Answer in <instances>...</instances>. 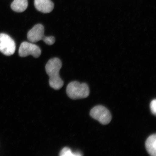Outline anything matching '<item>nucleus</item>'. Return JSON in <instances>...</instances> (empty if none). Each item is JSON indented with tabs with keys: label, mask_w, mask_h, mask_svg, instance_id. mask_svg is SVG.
Segmentation results:
<instances>
[{
	"label": "nucleus",
	"mask_w": 156,
	"mask_h": 156,
	"mask_svg": "<svg viewBox=\"0 0 156 156\" xmlns=\"http://www.w3.org/2000/svg\"><path fill=\"white\" fill-rule=\"evenodd\" d=\"M62 66L61 60L58 58H53L49 60L45 67L46 72L50 77V86L56 90L61 89L64 84L59 74Z\"/></svg>",
	"instance_id": "1"
},
{
	"label": "nucleus",
	"mask_w": 156,
	"mask_h": 156,
	"mask_svg": "<svg viewBox=\"0 0 156 156\" xmlns=\"http://www.w3.org/2000/svg\"><path fill=\"white\" fill-rule=\"evenodd\" d=\"M66 93L68 96L71 99L86 98L89 95V87L85 83H80L77 81H73L68 85Z\"/></svg>",
	"instance_id": "2"
},
{
	"label": "nucleus",
	"mask_w": 156,
	"mask_h": 156,
	"mask_svg": "<svg viewBox=\"0 0 156 156\" xmlns=\"http://www.w3.org/2000/svg\"><path fill=\"white\" fill-rule=\"evenodd\" d=\"M90 116L102 125H107L112 120L111 114L108 109L102 105H97L92 109Z\"/></svg>",
	"instance_id": "3"
},
{
	"label": "nucleus",
	"mask_w": 156,
	"mask_h": 156,
	"mask_svg": "<svg viewBox=\"0 0 156 156\" xmlns=\"http://www.w3.org/2000/svg\"><path fill=\"white\" fill-rule=\"evenodd\" d=\"M16 50V44L11 37L5 34H0V52L6 56L14 54Z\"/></svg>",
	"instance_id": "4"
},
{
	"label": "nucleus",
	"mask_w": 156,
	"mask_h": 156,
	"mask_svg": "<svg viewBox=\"0 0 156 156\" xmlns=\"http://www.w3.org/2000/svg\"><path fill=\"white\" fill-rule=\"evenodd\" d=\"M41 51L39 47L32 43L23 42L19 49V55L21 57H26L32 55L35 58L41 56Z\"/></svg>",
	"instance_id": "5"
},
{
	"label": "nucleus",
	"mask_w": 156,
	"mask_h": 156,
	"mask_svg": "<svg viewBox=\"0 0 156 156\" xmlns=\"http://www.w3.org/2000/svg\"><path fill=\"white\" fill-rule=\"evenodd\" d=\"M44 28L42 24H38L34 27L27 33V39L30 42L36 43L43 41L44 36Z\"/></svg>",
	"instance_id": "6"
},
{
	"label": "nucleus",
	"mask_w": 156,
	"mask_h": 156,
	"mask_svg": "<svg viewBox=\"0 0 156 156\" xmlns=\"http://www.w3.org/2000/svg\"><path fill=\"white\" fill-rule=\"evenodd\" d=\"M34 6L38 11L46 14L52 11L54 6L50 0H34Z\"/></svg>",
	"instance_id": "7"
},
{
	"label": "nucleus",
	"mask_w": 156,
	"mask_h": 156,
	"mask_svg": "<svg viewBox=\"0 0 156 156\" xmlns=\"http://www.w3.org/2000/svg\"><path fill=\"white\" fill-rule=\"evenodd\" d=\"M145 147L148 153L152 156L156 155V135L153 134L148 137L145 142Z\"/></svg>",
	"instance_id": "8"
},
{
	"label": "nucleus",
	"mask_w": 156,
	"mask_h": 156,
	"mask_svg": "<svg viewBox=\"0 0 156 156\" xmlns=\"http://www.w3.org/2000/svg\"><path fill=\"white\" fill-rule=\"evenodd\" d=\"M28 7L27 0H14L11 5V8L15 12H23Z\"/></svg>",
	"instance_id": "9"
},
{
	"label": "nucleus",
	"mask_w": 156,
	"mask_h": 156,
	"mask_svg": "<svg viewBox=\"0 0 156 156\" xmlns=\"http://www.w3.org/2000/svg\"><path fill=\"white\" fill-rule=\"evenodd\" d=\"M83 155L79 151L73 152L71 149L67 147L63 148L60 152L59 156H81Z\"/></svg>",
	"instance_id": "10"
},
{
	"label": "nucleus",
	"mask_w": 156,
	"mask_h": 156,
	"mask_svg": "<svg viewBox=\"0 0 156 156\" xmlns=\"http://www.w3.org/2000/svg\"><path fill=\"white\" fill-rule=\"evenodd\" d=\"M43 41L47 44L52 45L54 44L55 42V39L54 37L53 36L44 37Z\"/></svg>",
	"instance_id": "11"
},
{
	"label": "nucleus",
	"mask_w": 156,
	"mask_h": 156,
	"mask_svg": "<svg viewBox=\"0 0 156 156\" xmlns=\"http://www.w3.org/2000/svg\"><path fill=\"white\" fill-rule=\"evenodd\" d=\"M150 108L152 113L155 115L156 114V100L154 99L151 101Z\"/></svg>",
	"instance_id": "12"
}]
</instances>
